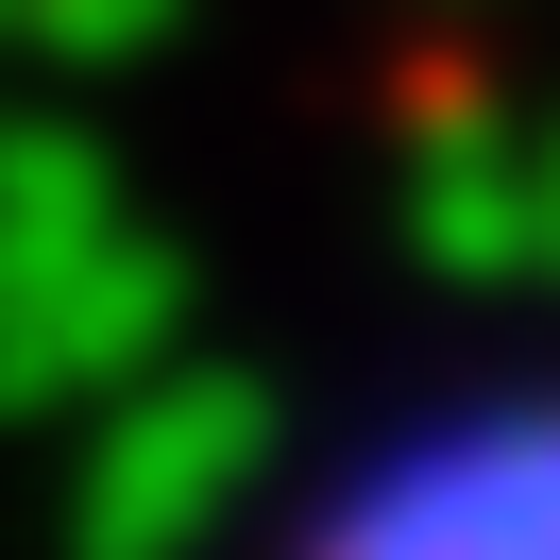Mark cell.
Instances as JSON below:
<instances>
[{"label": "cell", "instance_id": "1", "mask_svg": "<svg viewBox=\"0 0 560 560\" xmlns=\"http://www.w3.org/2000/svg\"><path fill=\"white\" fill-rule=\"evenodd\" d=\"M272 560H560V390H476L374 442Z\"/></svg>", "mask_w": 560, "mask_h": 560}]
</instances>
